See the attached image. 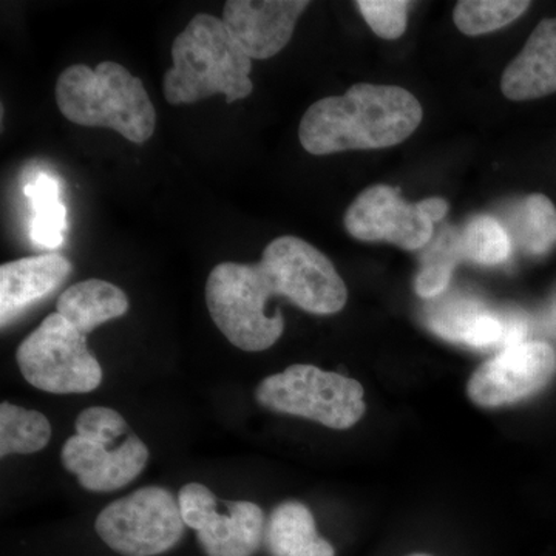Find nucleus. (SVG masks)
<instances>
[{
  "label": "nucleus",
  "mask_w": 556,
  "mask_h": 556,
  "mask_svg": "<svg viewBox=\"0 0 556 556\" xmlns=\"http://www.w3.org/2000/svg\"><path fill=\"white\" fill-rule=\"evenodd\" d=\"M422 118V105L408 90L358 83L342 97L314 102L300 121L299 138L317 156L387 149L407 141Z\"/></svg>",
  "instance_id": "f257e3e1"
},
{
  "label": "nucleus",
  "mask_w": 556,
  "mask_h": 556,
  "mask_svg": "<svg viewBox=\"0 0 556 556\" xmlns=\"http://www.w3.org/2000/svg\"><path fill=\"white\" fill-rule=\"evenodd\" d=\"M174 65L164 75V98L170 105L195 104L225 94L244 100L254 90L252 60L223 20L197 14L174 43Z\"/></svg>",
  "instance_id": "f03ea898"
},
{
  "label": "nucleus",
  "mask_w": 556,
  "mask_h": 556,
  "mask_svg": "<svg viewBox=\"0 0 556 556\" xmlns=\"http://www.w3.org/2000/svg\"><path fill=\"white\" fill-rule=\"evenodd\" d=\"M54 98L62 115L78 126L112 129L135 144L155 131V105L142 80L116 62L70 65L56 80Z\"/></svg>",
  "instance_id": "7ed1b4c3"
},
{
  "label": "nucleus",
  "mask_w": 556,
  "mask_h": 556,
  "mask_svg": "<svg viewBox=\"0 0 556 556\" xmlns=\"http://www.w3.org/2000/svg\"><path fill=\"white\" fill-rule=\"evenodd\" d=\"M274 295H281V289L263 260L255 265L219 263L206 281L212 320L233 346L248 353L268 350L283 334L280 311L268 314Z\"/></svg>",
  "instance_id": "20e7f679"
},
{
  "label": "nucleus",
  "mask_w": 556,
  "mask_h": 556,
  "mask_svg": "<svg viewBox=\"0 0 556 556\" xmlns=\"http://www.w3.org/2000/svg\"><path fill=\"white\" fill-rule=\"evenodd\" d=\"M365 390L356 379L314 365H291L263 379L255 399L263 407L314 420L332 430L356 426L367 412Z\"/></svg>",
  "instance_id": "39448f33"
},
{
  "label": "nucleus",
  "mask_w": 556,
  "mask_h": 556,
  "mask_svg": "<svg viewBox=\"0 0 556 556\" xmlns=\"http://www.w3.org/2000/svg\"><path fill=\"white\" fill-rule=\"evenodd\" d=\"M16 362L25 380L47 393H90L102 380L100 362L87 346V336L58 313L24 339Z\"/></svg>",
  "instance_id": "423d86ee"
},
{
  "label": "nucleus",
  "mask_w": 556,
  "mask_h": 556,
  "mask_svg": "<svg viewBox=\"0 0 556 556\" xmlns=\"http://www.w3.org/2000/svg\"><path fill=\"white\" fill-rule=\"evenodd\" d=\"M94 529L116 554L155 556L177 546L186 525L169 490L144 486L105 507Z\"/></svg>",
  "instance_id": "0eeeda50"
},
{
  "label": "nucleus",
  "mask_w": 556,
  "mask_h": 556,
  "mask_svg": "<svg viewBox=\"0 0 556 556\" xmlns=\"http://www.w3.org/2000/svg\"><path fill=\"white\" fill-rule=\"evenodd\" d=\"M448 203L431 197L408 203L401 189L375 185L362 190L346 208L343 225L361 241H387L405 251L426 248L434 236V225L447 215Z\"/></svg>",
  "instance_id": "6e6552de"
},
{
  "label": "nucleus",
  "mask_w": 556,
  "mask_h": 556,
  "mask_svg": "<svg viewBox=\"0 0 556 556\" xmlns=\"http://www.w3.org/2000/svg\"><path fill=\"white\" fill-rule=\"evenodd\" d=\"M263 262L273 270L281 295L306 313L329 316L345 308L348 289L331 260L308 241L285 236L270 241Z\"/></svg>",
  "instance_id": "1a4fd4ad"
},
{
  "label": "nucleus",
  "mask_w": 556,
  "mask_h": 556,
  "mask_svg": "<svg viewBox=\"0 0 556 556\" xmlns=\"http://www.w3.org/2000/svg\"><path fill=\"white\" fill-rule=\"evenodd\" d=\"M178 504L208 556H254L265 540V514L257 504L229 501L219 511L222 501L199 482L179 490Z\"/></svg>",
  "instance_id": "9d476101"
},
{
  "label": "nucleus",
  "mask_w": 556,
  "mask_h": 556,
  "mask_svg": "<svg viewBox=\"0 0 556 556\" xmlns=\"http://www.w3.org/2000/svg\"><path fill=\"white\" fill-rule=\"evenodd\" d=\"M556 376L554 346L525 340L506 346L475 369L467 382V396L482 408L518 404L540 394Z\"/></svg>",
  "instance_id": "9b49d317"
},
{
  "label": "nucleus",
  "mask_w": 556,
  "mask_h": 556,
  "mask_svg": "<svg viewBox=\"0 0 556 556\" xmlns=\"http://www.w3.org/2000/svg\"><path fill=\"white\" fill-rule=\"evenodd\" d=\"M306 0H229L223 22L251 60H270L288 46Z\"/></svg>",
  "instance_id": "f8f14e48"
},
{
  "label": "nucleus",
  "mask_w": 556,
  "mask_h": 556,
  "mask_svg": "<svg viewBox=\"0 0 556 556\" xmlns=\"http://www.w3.org/2000/svg\"><path fill=\"white\" fill-rule=\"evenodd\" d=\"M110 445L76 434L65 442L62 463L78 477L84 489L90 492H113L130 484L144 470L149 448L134 434L119 447L110 448Z\"/></svg>",
  "instance_id": "ddd939ff"
},
{
  "label": "nucleus",
  "mask_w": 556,
  "mask_h": 556,
  "mask_svg": "<svg viewBox=\"0 0 556 556\" xmlns=\"http://www.w3.org/2000/svg\"><path fill=\"white\" fill-rule=\"evenodd\" d=\"M427 325L439 338L473 348L525 342L526 325L503 317L477 303H445L430 311Z\"/></svg>",
  "instance_id": "4468645a"
},
{
  "label": "nucleus",
  "mask_w": 556,
  "mask_h": 556,
  "mask_svg": "<svg viewBox=\"0 0 556 556\" xmlns=\"http://www.w3.org/2000/svg\"><path fill=\"white\" fill-rule=\"evenodd\" d=\"M72 263L60 254L35 255L0 266V320L2 327L67 280Z\"/></svg>",
  "instance_id": "2eb2a0df"
},
{
  "label": "nucleus",
  "mask_w": 556,
  "mask_h": 556,
  "mask_svg": "<svg viewBox=\"0 0 556 556\" xmlns=\"http://www.w3.org/2000/svg\"><path fill=\"white\" fill-rule=\"evenodd\" d=\"M501 91L510 101H532L556 93V17L536 25L525 49L501 78Z\"/></svg>",
  "instance_id": "dca6fc26"
},
{
  "label": "nucleus",
  "mask_w": 556,
  "mask_h": 556,
  "mask_svg": "<svg viewBox=\"0 0 556 556\" xmlns=\"http://www.w3.org/2000/svg\"><path fill=\"white\" fill-rule=\"evenodd\" d=\"M56 309L73 328L87 336L105 321L123 317L129 309V299L110 281L90 278L65 289Z\"/></svg>",
  "instance_id": "f3484780"
},
{
  "label": "nucleus",
  "mask_w": 556,
  "mask_h": 556,
  "mask_svg": "<svg viewBox=\"0 0 556 556\" xmlns=\"http://www.w3.org/2000/svg\"><path fill=\"white\" fill-rule=\"evenodd\" d=\"M265 541L273 556H336L331 543L318 535L309 508L298 501L274 508Z\"/></svg>",
  "instance_id": "a211bd4d"
},
{
  "label": "nucleus",
  "mask_w": 556,
  "mask_h": 556,
  "mask_svg": "<svg viewBox=\"0 0 556 556\" xmlns=\"http://www.w3.org/2000/svg\"><path fill=\"white\" fill-rule=\"evenodd\" d=\"M24 193L33 208L31 240L42 248H60L67 230V207L61 201L60 181L39 174L25 186Z\"/></svg>",
  "instance_id": "6ab92c4d"
},
{
  "label": "nucleus",
  "mask_w": 556,
  "mask_h": 556,
  "mask_svg": "<svg viewBox=\"0 0 556 556\" xmlns=\"http://www.w3.org/2000/svg\"><path fill=\"white\" fill-rule=\"evenodd\" d=\"M453 248L459 263L497 266L510 257L514 244L495 217L478 215L468 219L463 229L453 230Z\"/></svg>",
  "instance_id": "aec40b11"
},
{
  "label": "nucleus",
  "mask_w": 556,
  "mask_h": 556,
  "mask_svg": "<svg viewBox=\"0 0 556 556\" xmlns=\"http://www.w3.org/2000/svg\"><path fill=\"white\" fill-rule=\"evenodd\" d=\"M511 237L530 255H544L556 244V207L543 193H532L511 211Z\"/></svg>",
  "instance_id": "412c9836"
},
{
  "label": "nucleus",
  "mask_w": 556,
  "mask_h": 556,
  "mask_svg": "<svg viewBox=\"0 0 556 556\" xmlns=\"http://www.w3.org/2000/svg\"><path fill=\"white\" fill-rule=\"evenodd\" d=\"M50 439V420L42 413L10 402L0 405V456L38 453Z\"/></svg>",
  "instance_id": "4be33fe9"
},
{
  "label": "nucleus",
  "mask_w": 556,
  "mask_h": 556,
  "mask_svg": "<svg viewBox=\"0 0 556 556\" xmlns=\"http://www.w3.org/2000/svg\"><path fill=\"white\" fill-rule=\"evenodd\" d=\"M530 5L527 0H460L453 11V21L464 35L481 36L507 27Z\"/></svg>",
  "instance_id": "5701e85b"
},
{
  "label": "nucleus",
  "mask_w": 556,
  "mask_h": 556,
  "mask_svg": "<svg viewBox=\"0 0 556 556\" xmlns=\"http://www.w3.org/2000/svg\"><path fill=\"white\" fill-rule=\"evenodd\" d=\"M356 7L379 38L399 39L407 30V0H357Z\"/></svg>",
  "instance_id": "b1692460"
},
{
  "label": "nucleus",
  "mask_w": 556,
  "mask_h": 556,
  "mask_svg": "<svg viewBox=\"0 0 556 556\" xmlns=\"http://www.w3.org/2000/svg\"><path fill=\"white\" fill-rule=\"evenodd\" d=\"M126 433H129V426L124 417L112 408H87L76 419V434L90 441L113 444Z\"/></svg>",
  "instance_id": "393cba45"
},
{
  "label": "nucleus",
  "mask_w": 556,
  "mask_h": 556,
  "mask_svg": "<svg viewBox=\"0 0 556 556\" xmlns=\"http://www.w3.org/2000/svg\"><path fill=\"white\" fill-rule=\"evenodd\" d=\"M412 556H430V555H420V554H417V555H412Z\"/></svg>",
  "instance_id": "a878e982"
}]
</instances>
